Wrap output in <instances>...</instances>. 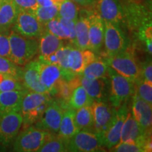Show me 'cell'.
Instances as JSON below:
<instances>
[{
	"mask_svg": "<svg viewBox=\"0 0 152 152\" xmlns=\"http://www.w3.org/2000/svg\"><path fill=\"white\" fill-rule=\"evenodd\" d=\"M123 6L124 22L132 29L140 30L146 24L151 23V9L141 4L140 1L131 0Z\"/></svg>",
	"mask_w": 152,
	"mask_h": 152,
	"instance_id": "9",
	"label": "cell"
},
{
	"mask_svg": "<svg viewBox=\"0 0 152 152\" xmlns=\"http://www.w3.org/2000/svg\"><path fill=\"white\" fill-rule=\"evenodd\" d=\"M105 61L118 73L134 83L140 77V68L134 55L128 49L114 56H106Z\"/></svg>",
	"mask_w": 152,
	"mask_h": 152,
	"instance_id": "4",
	"label": "cell"
},
{
	"mask_svg": "<svg viewBox=\"0 0 152 152\" xmlns=\"http://www.w3.org/2000/svg\"><path fill=\"white\" fill-rule=\"evenodd\" d=\"M116 152H144L143 147L134 142H119L116 145L110 149Z\"/></svg>",
	"mask_w": 152,
	"mask_h": 152,
	"instance_id": "37",
	"label": "cell"
},
{
	"mask_svg": "<svg viewBox=\"0 0 152 152\" xmlns=\"http://www.w3.org/2000/svg\"><path fill=\"white\" fill-rule=\"evenodd\" d=\"M134 94L142 100L152 105V83H149L140 77L134 82Z\"/></svg>",
	"mask_w": 152,
	"mask_h": 152,
	"instance_id": "34",
	"label": "cell"
},
{
	"mask_svg": "<svg viewBox=\"0 0 152 152\" xmlns=\"http://www.w3.org/2000/svg\"><path fill=\"white\" fill-rule=\"evenodd\" d=\"M140 78L152 83V64L150 58L146 61L140 68Z\"/></svg>",
	"mask_w": 152,
	"mask_h": 152,
	"instance_id": "40",
	"label": "cell"
},
{
	"mask_svg": "<svg viewBox=\"0 0 152 152\" xmlns=\"http://www.w3.org/2000/svg\"><path fill=\"white\" fill-rule=\"evenodd\" d=\"M23 125V118L19 112H12L0 116V146L7 147L18 135Z\"/></svg>",
	"mask_w": 152,
	"mask_h": 152,
	"instance_id": "12",
	"label": "cell"
},
{
	"mask_svg": "<svg viewBox=\"0 0 152 152\" xmlns=\"http://www.w3.org/2000/svg\"><path fill=\"white\" fill-rule=\"evenodd\" d=\"M64 109L56 101L52 100L36 121V128L49 132H58Z\"/></svg>",
	"mask_w": 152,
	"mask_h": 152,
	"instance_id": "13",
	"label": "cell"
},
{
	"mask_svg": "<svg viewBox=\"0 0 152 152\" xmlns=\"http://www.w3.org/2000/svg\"><path fill=\"white\" fill-rule=\"evenodd\" d=\"M37 2L39 7H49L55 5L52 0H37Z\"/></svg>",
	"mask_w": 152,
	"mask_h": 152,
	"instance_id": "42",
	"label": "cell"
},
{
	"mask_svg": "<svg viewBox=\"0 0 152 152\" xmlns=\"http://www.w3.org/2000/svg\"><path fill=\"white\" fill-rule=\"evenodd\" d=\"M151 106L140 99L137 94H133L131 113L141 128L145 132H151Z\"/></svg>",
	"mask_w": 152,
	"mask_h": 152,
	"instance_id": "18",
	"label": "cell"
},
{
	"mask_svg": "<svg viewBox=\"0 0 152 152\" xmlns=\"http://www.w3.org/2000/svg\"><path fill=\"white\" fill-rule=\"evenodd\" d=\"M18 11L12 0H3L0 6V33H5L14 26Z\"/></svg>",
	"mask_w": 152,
	"mask_h": 152,
	"instance_id": "23",
	"label": "cell"
},
{
	"mask_svg": "<svg viewBox=\"0 0 152 152\" xmlns=\"http://www.w3.org/2000/svg\"><path fill=\"white\" fill-rule=\"evenodd\" d=\"M45 30L53 34L57 37L64 39H69L70 40V33L67 28L62 24L58 20V17L53 18L49 20L45 25Z\"/></svg>",
	"mask_w": 152,
	"mask_h": 152,
	"instance_id": "33",
	"label": "cell"
},
{
	"mask_svg": "<svg viewBox=\"0 0 152 152\" xmlns=\"http://www.w3.org/2000/svg\"><path fill=\"white\" fill-rule=\"evenodd\" d=\"M39 22L45 25L49 20L58 16V7L56 5L49 7H38L34 12Z\"/></svg>",
	"mask_w": 152,
	"mask_h": 152,
	"instance_id": "35",
	"label": "cell"
},
{
	"mask_svg": "<svg viewBox=\"0 0 152 152\" xmlns=\"http://www.w3.org/2000/svg\"><path fill=\"white\" fill-rule=\"evenodd\" d=\"M108 77L110 80L109 102L115 109H118L123 103L132 97L135 91L134 82L120 75L113 68L109 67Z\"/></svg>",
	"mask_w": 152,
	"mask_h": 152,
	"instance_id": "3",
	"label": "cell"
},
{
	"mask_svg": "<svg viewBox=\"0 0 152 152\" xmlns=\"http://www.w3.org/2000/svg\"><path fill=\"white\" fill-rule=\"evenodd\" d=\"M10 56L11 47L9 35L5 33H0V56L10 59Z\"/></svg>",
	"mask_w": 152,
	"mask_h": 152,
	"instance_id": "39",
	"label": "cell"
},
{
	"mask_svg": "<svg viewBox=\"0 0 152 152\" xmlns=\"http://www.w3.org/2000/svg\"><path fill=\"white\" fill-rule=\"evenodd\" d=\"M4 76V75H2V74L0 73V82H1V80L3 79Z\"/></svg>",
	"mask_w": 152,
	"mask_h": 152,
	"instance_id": "45",
	"label": "cell"
},
{
	"mask_svg": "<svg viewBox=\"0 0 152 152\" xmlns=\"http://www.w3.org/2000/svg\"><path fill=\"white\" fill-rule=\"evenodd\" d=\"M2 1H3V0H0V6H1V3H2Z\"/></svg>",
	"mask_w": 152,
	"mask_h": 152,
	"instance_id": "46",
	"label": "cell"
},
{
	"mask_svg": "<svg viewBox=\"0 0 152 152\" xmlns=\"http://www.w3.org/2000/svg\"><path fill=\"white\" fill-rule=\"evenodd\" d=\"M18 11H26L34 13L39 7L37 0H12Z\"/></svg>",
	"mask_w": 152,
	"mask_h": 152,
	"instance_id": "38",
	"label": "cell"
},
{
	"mask_svg": "<svg viewBox=\"0 0 152 152\" xmlns=\"http://www.w3.org/2000/svg\"><path fill=\"white\" fill-rule=\"evenodd\" d=\"M75 110L70 108L67 110H64L63 113L58 132V135L66 142L68 141L79 131L75 123Z\"/></svg>",
	"mask_w": 152,
	"mask_h": 152,
	"instance_id": "25",
	"label": "cell"
},
{
	"mask_svg": "<svg viewBox=\"0 0 152 152\" xmlns=\"http://www.w3.org/2000/svg\"><path fill=\"white\" fill-rule=\"evenodd\" d=\"M94 101L89 96L81 84L74 89L68 102L71 109L77 110L85 106H92Z\"/></svg>",
	"mask_w": 152,
	"mask_h": 152,
	"instance_id": "27",
	"label": "cell"
},
{
	"mask_svg": "<svg viewBox=\"0 0 152 152\" xmlns=\"http://www.w3.org/2000/svg\"><path fill=\"white\" fill-rule=\"evenodd\" d=\"M104 44L106 56H112L128 48V42L120 25L104 21Z\"/></svg>",
	"mask_w": 152,
	"mask_h": 152,
	"instance_id": "7",
	"label": "cell"
},
{
	"mask_svg": "<svg viewBox=\"0 0 152 152\" xmlns=\"http://www.w3.org/2000/svg\"><path fill=\"white\" fill-rule=\"evenodd\" d=\"M75 123L78 130H89L94 125L93 112L91 106H85L76 110Z\"/></svg>",
	"mask_w": 152,
	"mask_h": 152,
	"instance_id": "28",
	"label": "cell"
},
{
	"mask_svg": "<svg viewBox=\"0 0 152 152\" xmlns=\"http://www.w3.org/2000/svg\"><path fill=\"white\" fill-rule=\"evenodd\" d=\"M86 12L89 24V49L97 52L104 44V23L95 10Z\"/></svg>",
	"mask_w": 152,
	"mask_h": 152,
	"instance_id": "15",
	"label": "cell"
},
{
	"mask_svg": "<svg viewBox=\"0 0 152 152\" xmlns=\"http://www.w3.org/2000/svg\"><path fill=\"white\" fill-rule=\"evenodd\" d=\"M78 15V7L72 0H64L58 6V16L76 21Z\"/></svg>",
	"mask_w": 152,
	"mask_h": 152,
	"instance_id": "32",
	"label": "cell"
},
{
	"mask_svg": "<svg viewBox=\"0 0 152 152\" xmlns=\"http://www.w3.org/2000/svg\"><path fill=\"white\" fill-rule=\"evenodd\" d=\"M94 132L99 136L107 129L112 118L115 109L107 102H94L92 104Z\"/></svg>",
	"mask_w": 152,
	"mask_h": 152,
	"instance_id": "16",
	"label": "cell"
},
{
	"mask_svg": "<svg viewBox=\"0 0 152 152\" xmlns=\"http://www.w3.org/2000/svg\"><path fill=\"white\" fill-rule=\"evenodd\" d=\"M49 132L35 126H28L20 133L15 140L14 151L18 152H35L45 142Z\"/></svg>",
	"mask_w": 152,
	"mask_h": 152,
	"instance_id": "5",
	"label": "cell"
},
{
	"mask_svg": "<svg viewBox=\"0 0 152 152\" xmlns=\"http://www.w3.org/2000/svg\"><path fill=\"white\" fill-rule=\"evenodd\" d=\"M80 84V77L75 76L69 80L63 79L61 80L59 85H58L57 94L64 102H66L68 103L74 89Z\"/></svg>",
	"mask_w": 152,
	"mask_h": 152,
	"instance_id": "31",
	"label": "cell"
},
{
	"mask_svg": "<svg viewBox=\"0 0 152 152\" xmlns=\"http://www.w3.org/2000/svg\"><path fill=\"white\" fill-rule=\"evenodd\" d=\"M28 90L0 92V116L5 114L19 112L25 94Z\"/></svg>",
	"mask_w": 152,
	"mask_h": 152,
	"instance_id": "21",
	"label": "cell"
},
{
	"mask_svg": "<svg viewBox=\"0 0 152 152\" xmlns=\"http://www.w3.org/2000/svg\"><path fill=\"white\" fill-rule=\"evenodd\" d=\"M72 1H73L74 2L78 4L81 5V6H88V5H90L92 4L94 2L95 0H72Z\"/></svg>",
	"mask_w": 152,
	"mask_h": 152,
	"instance_id": "43",
	"label": "cell"
},
{
	"mask_svg": "<svg viewBox=\"0 0 152 152\" xmlns=\"http://www.w3.org/2000/svg\"><path fill=\"white\" fill-rule=\"evenodd\" d=\"M38 61L39 64L41 83L51 96L57 94V90L61 80L66 79L65 73L61 68L56 64H50L39 59Z\"/></svg>",
	"mask_w": 152,
	"mask_h": 152,
	"instance_id": "11",
	"label": "cell"
},
{
	"mask_svg": "<svg viewBox=\"0 0 152 152\" xmlns=\"http://www.w3.org/2000/svg\"><path fill=\"white\" fill-rule=\"evenodd\" d=\"M94 10L104 21L118 25L124 22L123 6L120 0H98Z\"/></svg>",
	"mask_w": 152,
	"mask_h": 152,
	"instance_id": "14",
	"label": "cell"
},
{
	"mask_svg": "<svg viewBox=\"0 0 152 152\" xmlns=\"http://www.w3.org/2000/svg\"><path fill=\"white\" fill-rule=\"evenodd\" d=\"M9 39L11 47L10 60L17 65L25 66L38 53L39 41L37 38L23 37L12 30Z\"/></svg>",
	"mask_w": 152,
	"mask_h": 152,
	"instance_id": "1",
	"label": "cell"
},
{
	"mask_svg": "<svg viewBox=\"0 0 152 152\" xmlns=\"http://www.w3.org/2000/svg\"><path fill=\"white\" fill-rule=\"evenodd\" d=\"M53 99L47 93H39L28 90L25 94L20 113L25 127L30 126L39 118Z\"/></svg>",
	"mask_w": 152,
	"mask_h": 152,
	"instance_id": "2",
	"label": "cell"
},
{
	"mask_svg": "<svg viewBox=\"0 0 152 152\" xmlns=\"http://www.w3.org/2000/svg\"><path fill=\"white\" fill-rule=\"evenodd\" d=\"M109 67L105 61L96 58L85 68L84 71L80 75L89 79L108 77Z\"/></svg>",
	"mask_w": 152,
	"mask_h": 152,
	"instance_id": "26",
	"label": "cell"
},
{
	"mask_svg": "<svg viewBox=\"0 0 152 152\" xmlns=\"http://www.w3.org/2000/svg\"><path fill=\"white\" fill-rule=\"evenodd\" d=\"M52 2L54 3V4L56 5L57 7H58V6L62 2V1H64V0H52Z\"/></svg>",
	"mask_w": 152,
	"mask_h": 152,
	"instance_id": "44",
	"label": "cell"
},
{
	"mask_svg": "<svg viewBox=\"0 0 152 152\" xmlns=\"http://www.w3.org/2000/svg\"><path fill=\"white\" fill-rule=\"evenodd\" d=\"M14 30L26 37L37 38L45 30V26L38 20L34 13L20 10L18 11Z\"/></svg>",
	"mask_w": 152,
	"mask_h": 152,
	"instance_id": "10",
	"label": "cell"
},
{
	"mask_svg": "<svg viewBox=\"0 0 152 152\" xmlns=\"http://www.w3.org/2000/svg\"><path fill=\"white\" fill-rule=\"evenodd\" d=\"M22 83L28 90L39 93H47L39 76V61H30L23 68Z\"/></svg>",
	"mask_w": 152,
	"mask_h": 152,
	"instance_id": "17",
	"label": "cell"
},
{
	"mask_svg": "<svg viewBox=\"0 0 152 152\" xmlns=\"http://www.w3.org/2000/svg\"><path fill=\"white\" fill-rule=\"evenodd\" d=\"M67 151L66 142L58 135H55L49 132L48 136L38 149L37 152H64Z\"/></svg>",
	"mask_w": 152,
	"mask_h": 152,
	"instance_id": "29",
	"label": "cell"
},
{
	"mask_svg": "<svg viewBox=\"0 0 152 152\" xmlns=\"http://www.w3.org/2000/svg\"><path fill=\"white\" fill-rule=\"evenodd\" d=\"M73 44L80 50L89 49V24L87 12L85 14L81 12L78 15L75 22V39Z\"/></svg>",
	"mask_w": 152,
	"mask_h": 152,
	"instance_id": "22",
	"label": "cell"
},
{
	"mask_svg": "<svg viewBox=\"0 0 152 152\" xmlns=\"http://www.w3.org/2000/svg\"><path fill=\"white\" fill-rule=\"evenodd\" d=\"M102 147L99 136L88 130H79L66 142L67 151L94 152L101 151Z\"/></svg>",
	"mask_w": 152,
	"mask_h": 152,
	"instance_id": "8",
	"label": "cell"
},
{
	"mask_svg": "<svg viewBox=\"0 0 152 152\" xmlns=\"http://www.w3.org/2000/svg\"><path fill=\"white\" fill-rule=\"evenodd\" d=\"M63 46H64L63 39L45 30L39 37L38 52L39 56H47L54 54Z\"/></svg>",
	"mask_w": 152,
	"mask_h": 152,
	"instance_id": "24",
	"label": "cell"
},
{
	"mask_svg": "<svg viewBox=\"0 0 152 152\" xmlns=\"http://www.w3.org/2000/svg\"><path fill=\"white\" fill-rule=\"evenodd\" d=\"M80 77L81 85L94 102H107L110 90L107 77L89 79L82 75Z\"/></svg>",
	"mask_w": 152,
	"mask_h": 152,
	"instance_id": "20",
	"label": "cell"
},
{
	"mask_svg": "<svg viewBox=\"0 0 152 152\" xmlns=\"http://www.w3.org/2000/svg\"><path fill=\"white\" fill-rule=\"evenodd\" d=\"M0 73L22 81L23 68L5 57L0 56Z\"/></svg>",
	"mask_w": 152,
	"mask_h": 152,
	"instance_id": "30",
	"label": "cell"
},
{
	"mask_svg": "<svg viewBox=\"0 0 152 152\" xmlns=\"http://www.w3.org/2000/svg\"><path fill=\"white\" fill-rule=\"evenodd\" d=\"M57 17H58V20H60V22L62 24H64V26H65L66 27L68 28V30H69L70 41L73 43L74 41V39H75V22L76 21L61 18V17H59L58 16H57Z\"/></svg>",
	"mask_w": 152,
	"mask_h": 152,
	"instance_id": "41",
	"label": "cell"
},
{
	"mask_svg": "<svg viewBox=\"0 0 152 152\" xmlns=\"http://www.w3.org/2000/svg\"><path fill=\"white\" fill-rule=\"evenodd\" d=\"M128 111L127 102L115 109L113 118L107 129L99 136L102 147L110 150L120 142L121 130Z\"/></svg>",
	"mask_w": 152,
	"mask_h": 152,
	"instance_id": "6",
	"label": "cell"
},
{
	"mask_svg": "<svg viewBox=\"0 0 152 152\" xmlns=\"http://www.w3.org/2000/svg\"><path fill=\"white\" fill-rule=\"evenodd\" d=\"M24 90L27 89H26L22 81L18 80L9 76L4 75L3 79L0 82V92Z\"/></svg>",
	"mask_w": 152,
	"mask_h": 152,
	"instance_id": "36",
	"label": "cell"
},
{
	"mask_svg": "<svg viewBox=\"0 0 152 152\" xmlns=\"http://www.w3.org/2000/svg\"><path fill=\"white\" fill-rule=\"evenodd\" d=\"M96 58L92 51L90 49L80 50L71 47L68 56V71L73 75H81L85 68Z\"/></svg>",
	"mask_w": 152,
	"mask_h": 152,
	"instance_id": "19",
	"label": "cell"
}]
</instances>
